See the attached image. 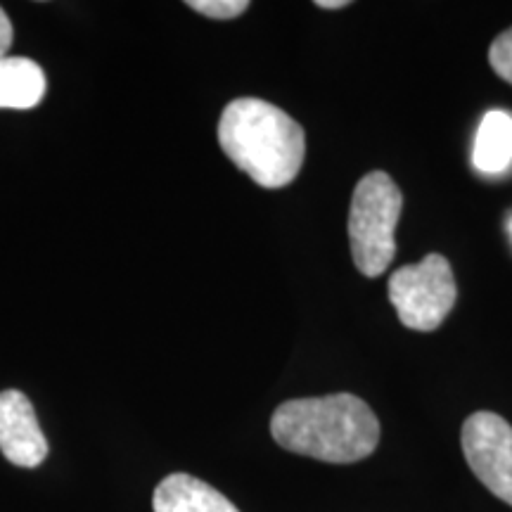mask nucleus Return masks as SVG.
<instances>
[{"label":"nucleus","mask_w":512,"mask_h":512,"mask_svg":"<svg viewBox=\"0 0 512 512\" xmlns=\"http://www.w3.org/2000/svg\"><path fill=\"white\" fill-rule=\"evenodd\" d=\"M275 444L332 465L368 458L380 444V420L354 394L311 396L280 403L271 418Z\"/></svg>","instance_id":"1"},{"label":"nucleus","mask_w":512,"mask_h":512,"mask_svg":"<svg viewBox=\"0 0 512 512\" xmlns=\"http://www.w3.org/2000/svg\"><path fill=\"white\" fill-rule=\"evenodd\" d=\"M219 145L230 162L268 190L290 185L306 157L304 128L259 98L228 102L219 121Z\"/></svg>","instance_id":"2"},{"label":"nucleus","mask_w":512,"mask_h":512,"mask_svg":"<svg viewBox=\"0 0 512 512\" xmlns=\"http://www.w3.org/2000/svg\"><path fill=\"white\" fill-rule=\"evenodd\" d=\"M401 209L399 185L384 171H370L356 183L349 209V245L356 268L366 278H377L392 264Z\"/></svg>","instance_id":"3"},{"label":"nucleus","mask_w":512,"mask_h":512,"mask_svg":"<svg viewBox=\"0 0 512 512\" xmlns=\"http://www.w3.org/2000/svg\"><path fill=\"white\" fill-rule=\"evenodd\" d=\"M456 299V275L441 254H427L420 264L401 266L389 278V302L411 330H437L456 306Z\"/></svg>","instance_id":"4"},{"label":"nucleus","mask_w":512,"mask_h":512,"mask_svg":"<svg viewBox=\"0 0 512 512\" xmlns=\"http://www.w3.org/2000/svg\"><path fill=\"white\" fill-rule=\"evenodd\" d=\"M463 453L470 470L486 489L512 505V427L501 415L479 411L465 420Z\"/></svg>","instance_id":"5"},{"label":"nucleus","mask_w":512,"mask_h":512,"mask_svg":"<svg viewBox=\"0 0 512 512\" xmlns=\"http://www.w3.org/2000/svg\"><path fill=\"white\" fill-rule=\"evenodd\" d=\"M0 451L17 467H38L48 458V439L34 406L17 389L0 392Z\"/></svg>","instance_id":"6"},{"label":"nucleus","mask_w":512,"mask_h":512,"mask_svg":"<svg viewBox=\"0 0 512 512\" xmlns=\"http://www.w3.org/2000/svg\"><path fill=\"white\" fill-rule=\"evenodd\" d=\"M155 512H240L221 491L202 479L174 472L164 477L152 496Z\"/></svg>","instance_id":"7"},{"label":"nucleus","mask_w":512,"mask_h":512,"mask_svg":"<svg viewBox=\"0 0 512 512\" xmlns=\"http://www.w3.org/2000/svg\"><path fill=\"white\" fill-rule=\"evenodd\" d=\"M46 95V74L29 57H0V110H31Z\"/></svg>","instance_id":"8"},{"label":"nucleus","mask_w":512,"mask_h":512,"mask_svg":"<svg viewBox=\"0 0 512 512\" xmlns=\"http://www.w3.org/2000/svg\"><path fill=\"white\" fill-rule=\"evenodd\" d=\"M472 164L482 174H501L512 164V117L503 110L484 114L477 128Z\"/></svg>","instance_id":"9"},{"label":"nucleus","mask_w":512,"mask_h":512,"mask_svg":"<svg viewBox=\"0 0 512 512\" xmlns=\"http://www.w3.org/2000/svg\"><path fill=\"white\" fill-rule=\"evenodd\" d=\"M489 64L503 81L512 86V27L494 38L489 48Z\"/></svg>","instance_id":"10"},{"label":"nucleus","mask_w":512,"mask_h":512,"mask_svg":"<svg viewBox=\"0 0 512 512\" xmlns=\"http://www.w3.org/2000/svg\"><path fill=\"white\" fill-rule=\"evenodd\" d=\"M190 10L211 19H235L249 10L247 0H190Z\"/></svg>","instance_id":"11"},{"label":"nucleus","mask_w":512,"mask_h":512,"mask_svg":"<svg viewBox=\"0 0 512 512\" xmlns=\"http://www.w3.org/2000/svg\"><path fill=\"white\" fill-rule=\"evenodd\" d=\"M12 46V22L5 15V10L0 8V57H5Z\"/></svg>","instance_id":"12"},{"label":"nucleus","mask_w":512,"mask_h":512,"mask_svg":"<svg viewBox=\"0 0 512 512\" xmlns=\"http://www.w3.org/2000/svg\"><path fill=\"white\" fill-rule=\"evenodd\" d=\"M316 5L323 10H342V8H347L349 0H318Z\"/></svg>","instance_id":"13"},{"label":"nucleus","mask_w":512,"mask_h":512,"mask_svg":"<svg viewBox=\"0 0 512 512\" xmlns=\"http://www.w3.org/2000/svg\"><path fill=\"white\" fill-rule=\"evenodd\" d=\"M510 233H512V223H510Z\"/></svg>","instance_id":"14"}]
</instances>
